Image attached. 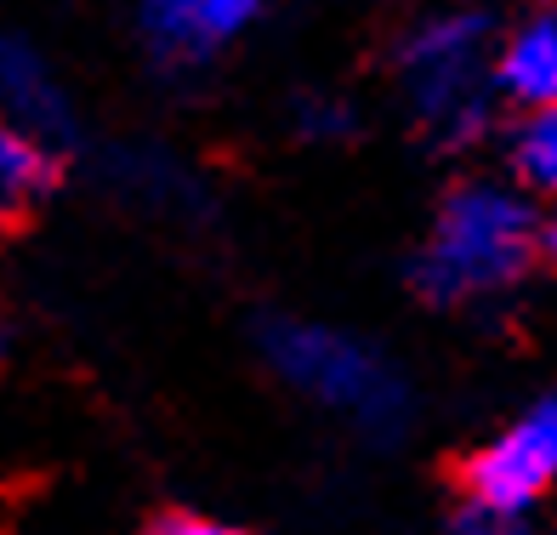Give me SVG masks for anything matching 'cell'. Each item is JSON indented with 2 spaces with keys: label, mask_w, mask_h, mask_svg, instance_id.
Here are the masks:
<instances>
[{
  "label": "cell",
  "mask_w": 557,
  "mask_h": 535,
  "mask_svg": "<svg viewBox=\"0 0 557 535\" xmlns=\"http://www.w3.org/2000/svg\"><path fill=\"white\" fill-rule=\"evenodd\" d=\"M541 251V222L506 183H461L416 257V291L433 302H478L518 285Z\"/></svg>",
  "instance_id": "6da1fadb"
},
{
  "label": "cell",
  "mask_w": 557,
  "mask_h": 535,
  "mask_svg": "<svg viewBox=\"0 0 557 535\" xmlns=\"http://www.w3.org/2000/svg\"><path fill=\"white\" fill-rule=\"evenodd\" d=\"M398 74L410 92V109L444 143H467L490 120L495 52H490V17L472 7H449L421 17L398 46Z\"/></svg>",
  "instance_id": "7a4b0ae2"
},
{
  "label": "cell",
  "mask_w": 557,
  "mask_h": 535,
  "mask_svg": "<svg viewBox=\"0 0 557 535\" xmlns=\"http://www.w3.org/2000/svg\"><path fill=\"white\" fill-rule=\"evenodd\" d=\"M262 353L290 388L352 416L364 433H382L387 439L410 416V393H404L398 370L359 337H347V330L308 325V319H273L262 330Z\"/></svg>",
  "instance_id": "3957f363"
},
{
  "label": "cell",
  "mask_w": 557,
  "mask_h": 535,
  "mask_svg": "<svg viewBox=\"0 0 557 535\" xmlns=\"http://www.w3.org/2000/svg\"><path fill=\"white\" fill-rule=\"evenodd\" d=\"M552 478H557V399H541L495 445L472 455L467 490L478 507L506 519V513H523L529 501H541L552 490Z\"/></svg>",
  "instance_id": "277c9868"
},
{
  "label": "cell",
  "mask_w": 557,
  "mask_h": 535,
  "mask_svg": "<svg viewBox=\"0 0 557 535\" xmlns=\"http://www.w3.org/2000/svg\"><path fill=\"white\" fill-rule=\"evenodd\" d=\"M268 0H137V23L165 58H206L262 17Z\"/></svg>",
  "instance_id": "5b68a950"
},
{
  "label": "cell",
  "mask_w": 557,
  "mask_h": 535,
  "mask_svg": "<svg viewBox=\"0 0 557 535\" xmlns=\"http://www.w3.org/2000/svg\"><path fill=\"white\" fill-rule=\"evenodd\" d=\"M495 92L512 104L546 109L557 104V12H535L518 29H506L495 46Z\"/></svg>",
  "instance_id": "8992f818"
},
{
  "label": "cell",
  "mask_w": 557,
  "mask_h": 535,
  "mask_svg": "<svg viewBox=\"0 0 557 535\" xmlns=\"http://www.w3.org/2000/svg\"><path fill=\"white\" fill-rule=\"evenodd\" d=\"M506 155H512V171H518L523 189L557 199V104L529 109V114L518 120L512 148H506Z\"/></svg>",
  "instance_id": "52a82bcc"
},
{
  "label": "cell",
  "mask_w": 557,
  "mask_h": 535,
  "mask_svg": "<svg viewBox=\"0 0 557 535\" xmlns=\"http://www.w3.org/2000/svg\"><path fill=\"white\" fill-rule=\"evenodd\" d=\"M52 155H46V143L35 132H23V125H12L7 137H0V194H7V206H29V199H40L46 189H52Z\"/></svg>",
  "instance_id": "ba28073f"
},
{
  "label": "cell",
  "mask_w": 557,
  "mask_h": 535,
  "mask_svg": "<svg viewBox=\"0 0 557 535\" xmlns=\"http://www.w3.org/2000/svg\"><path fill=\"white\" fill-rule=\"evenodd\" d=\"M7 97H12L17 120H58L52 81H46L40 63L29 52H17V46H7Z\"/></svg>",
  "instance_id": "9c48e42d"
},
{
  "label": "cell",
  "mask_w": 557,
  "mask_h": 535,
  "mask_svg": "<svg viewBox=\"0 0 557 535\" xmlns=\"http://www.w3.org/2000/svg\"><path fill=\"white\" fill-rule=\"evenodd\" d=\"M342 125H347V114L324 109V104H313L308 114H301V132H313V137H331V132H342Z\"/></svg>",
  "instance_id": "30bf717a"
},
{
  "label": "cell",
  "mask_w": 557,
  "mask_h": 535,
  "mask_svg": "<svg viewBox=\"0 0 557 535\" xmlns=\"http://www.w3.org/2000/svg\"><path fill=\"white\" fill-rule=\"evenodd\" d=\"M148 535H227V530L211 524V519H160Z\"/></svg>",
  "instance_id": "8fae6325"
},
{
  "label": "cell",
  "mask_w": 557,
  "mask_h": 535,
  "mask_svg": "<svg viewBox=\"0 0 557 535\" xmlns=\"http://www.w3.org/2000/svg\"><path fill=\"white\" fill-rule=\"evenodd\" d=\"M541 251H546V257L557 263V211H552V217L541 222Z\"/></svg>",
  "instance_id": "7c38bea8"
}]
</instances>
